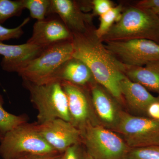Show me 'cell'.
I'll use <instances>...</instances> for the list:
<instances>
[{"mask_svg":"<svg viewBox=\"0 0 159 159\" xmlns=\"http://www.w3.org/2000/svg\"><path fill=\"white\" fill-rule=\"evenodd\" d=\"M93 28L83 33H73V57L89 68L96 82L123 103L120 83L125 77L126 66L117 59L96 36Z\"/></svg>","mask_w":159,"mask_h":159,"instance_id":"cell-1","label":"cell"},{"mask_svg":"<svg viewBox=\"0 0 159 159\" xmlns=\"http://www.w3.org/2000/svg\"><path fill=\"white\" fill-rule=\"evenodd\" d=\"M138 39L159 44V17L149 10L132 6L123 10L119 20L100 39L104 43Z\"/></svg>","mask_w":159,"mask_h":159,"instance_id":"cell-2","label":"cell"},{"mask_svg":"<svg viewBox=\"0 0 159 159\" xmlns=\"http://www.w3.org/2000/svg\"><path fill=\"white\" fill-rule=\"evenodd\" d=\"M23 83L38 111V124L58 119L70 122L67 98L60 81L54 80L37 84L23 80Z\"/></svg>","mask_w":159,"mask_h":159,"instance_id":"cell-3","label":"cell"},{"mask_svg":"<svg viewBox=\"0 0 159 159\" xmlns=\"http://www.w3.org/2000/svg\"><path fill=\"white\" fill-rule=\"evenodd\" d=\"M55 153H59L40 134L36 122H26L18 125L5 134L0 142V157L2 159Z\"/></svg>","mask_w":159,"mask_h":159,"instance_id":"cell-4","label":"cell"},{"mask_svg":"<svg viewBox=\"0 0 159 159\" xmlns=\"http://www.w3.org/2000/svg\"><path fill=\"white\" fill-rule=\"evenodd\" d=\"M73 53L72 41L54 44L43 49L18 74L23 80L34 84L53 81L60 68L73 57Z\"/></svg>","mask_w":159,"mask_h":159,"instance_id":"cell-5","label":"cell"},{"mask_svg":"<svg viewBox=\"0 0 159 159\" xmlns=\"http://www.w3.org/2000/svg\"><path fill=\"white\" fill-rule=\"evenodd\" d=\"M82 143L93 159H123L129 147L114 131L89 125L81 131Z\"/></svg>","mask_w":159,"mask_h":159,"instance_id":"cell-6","label":"cell"},{"mask_svg":"<svg viewBox=\"0 0 159 159\" xmlns=\"http://www.w3.org/2000/svg\"><path fill=\"white\" fill-rule=\"evenodd\" d=\"M129 148L159 145V121L123 111L114 130Z\"/></svg>","mask_w":159,"mask_h":159,"instance_id":"cell-7","label":"cell"},{"mask_svg":"<svg viewBox=\"0 0 159 159\" xmlns=\"http://www.w3.org/2000/svg\"><path fill=\"white\" fill-rule=\"evenodd\" d=\"M104 45L126 66H143L159 60V44L150 40L112 41L104 42Z\"/></svg>","mask_w":159,"mask_h":159,"instance_id":"cell-8","label":"cell"},{"mask_svg":"<svg viewBox=\"0 0 159 159\" xmlns=\"http://www.w3.org/2000/svg\"><path fill=\"white\" fill-rule=\"evenodd\" d=\"M61 82L67 98L71 123L80 131L88 125H99L89 89L67 82Z\"/></svg>","mask_w":159,"mask_h":159,"instance_id":"cell-9","label":"cell"},{"mask_svg":"<svg viewBox=\"0 0 159 159\" xmlns=\"http://www.w3.org/2000/svg\"><path fill=\"white\" fill-rule=\"evenodd\" d=\"M36 124L43 139L58 153H63L72 145L82 143L81 131L70 122L58 119Z\"/></svg>","mask_w":159,"mask_h":159,"instance_id":"cell-10","label":"cell"},{"mask_svg":"<svg viewBox=\"0 0 159 159\" xmlns=\"http://www.w3.org/2000/svg\"><path fill=\"white\" fill-rule=\"evenodd\" d=\"M94 111L99 125L114 131L123 110L122 103L105 88L97 82L90 87Z\"/></svg>","mask_w":159,"mask_h":159,"instance_id":"cell-11","label":"cell"},{"mask_svg":"<svg viewBox=\"0 0 159 159\" xmlns=\"http://www.w3.org/2000/svg\"><path fill=\"white\" fill-rule=\"evenodd\" d=\"M56 14L72 33H85L93 28V15L86 13L78 2L51 0L49 15Z\"/></svg>","mask_w":159,"mask_h":159,"instance_id":"cell-12","label":"cell"},{"mask_svg":"<svg viewBox=\"0 0 159 159\" xmlns=\"http://www.w3.org/2000/svg\"><path fill=\"white\" fill-rule=\"evenodd\" d=\"M72 39L73 33L59 17L48 18L34 23L32 35L27 43L44 49L57 43L72 41Z\"/></svg>","mask_w":159,"mask_h":159,"instance_id":"cell-13","label":"cell"},{"mask_svg":"<svg viewBox=\"0 0 159 159\" xmlns=\"http://www.w3.org/2000/svg\"><path fill=\"white\" fill-rule=\"evenodd\" d=\"M120 88L123 102L134 116L147 117L148 107L159 101V97H154L144 86L126 76L121 80Z\"/></svg>","mask_w":159,"mask_h":159,"instance_id":"cell-14","label":"cell"},{"mask_svg":"<svg viewBox=\"0 0 159 159\" xmlns=\"http://www.w3.org/2000/svg\"><path fill=\"white\" fill-rule=\"evenodd\" d=\"M43 49L31 44L8 45L0 42V55L3 56L1 66L3 70L19 73Z\"/></svg>","mask_w":159,"mask_h":159,"instance_id":"cell-15","label":"cell"},{"mask_svg":"<svg viewBox=\"0 0 159 159\" xmlns=\"http://www.w3.org/2000/svg\"><path fill=\"white\" fill-rule=\"evenodd\" d=\"M54 80L67 82L89 89L96 82L86 65L74 57L66 61L60 68L54 76Z\"/></svg>","mask_w":159,"mask_h":159,"instance_id":"cell-16","label":"cell"},{"mask_svg":"<svg viewBox=\"0 0 159 159\" xmlns=\"http://www.w3.org/2000/svg\"><path fill=\"white\" fill-rule=\"evenodd\" d=\"M125 75L149 92L159 95V60L151 61L143 66H126Z\"/></svg>","mask_w":159,"mask_h":159,"instance_id":"cell-17","label":"cell"},{"mask_svg":"<svg viewBox=\"0 0 159 159\" xmlns=\"http://www.w3.org/2000/svg\"><path fill=\"white\" fill-rule=\"evenodd\" d=\"M123 11V6L119 5L115 6L105 14L99 16V25L94 33L99 39L105 35L113 25L121 18Z\"/></svg>","mask_w":159,"mask_h":159,"instance_id":"cell-18","label":"cell"},{"mask_svg":"<svg viewBox=\"0 0 159 159\" xmlns=\"http://www.w3.org/2000/svg\"><path fill=\"white\" fill-rule=\"evenodd\" d=\"M4 100L0 94V132L4 135L20 125L27 122V117L25 116H16L8 112L3 107Z\"/></svg>","mask_w":159,"mask_h":159,"instance_id":"cell-19","label":"cell"},{"mask_svg":"<svg viewBox=\"0 0 159 159\" xmlns=\"http://www.w3.org/2000/svg\"><path fill=\"white\" fill-rule=\"evenodd\" d=\"M25 9L30 12L32 18L41 21L49 15L51 0H23Z\"/></svg>","mask_w":159,"mask_h":159,"instance_id":"cell-20","label":"cell"},{"mask_svg":"<svg viewBox=\"0 0 159 159\" xmlns=\"http://www.w3.org/2000/svg\"><path fill=\"white\" fill-rule=\"evenodd\" d=\"M24 9L23 0H0V25L10 18L20 16Z\"/></svg>","mask_w":159,"mask_h":159,"instance_id":"cell-21","label":"cell"},{"mask_svg":"<svg viewBox=\"0 0 159 159\" xmlns=\"http://www.w3.org/2000/svg\"><path fill=\"white\" fill-rule=\"evenodd\" d=\"M123 159H159V145L129 148Z\"/></svg>","mask_w":159,"mask_h":159,"instance_id":"cell-22","label":"cell"},{"mask_svg":"<svg viewBox=\"0 0 159 159\" xmlns=\"http://www.w3.org/2000/svg\"><path fill=\"white\" fill-rule=\"evenodd\" d=\"M30 18L25 19L21 24L13 29H8L0 25V42L20 38L24 34L23 27L29 22Z\"/></svg>","mask_w":159,"mask_h":159,"instance_id":"cell-23","label":"cell"},{"mask_svg":"<svg viewBox=\"0 0 159 159\" xmlns=\"http://www.w3.org/2000/svg\"><path fill=\"white\" fill-rule=\"evenodd\" d=\"M86 151L82 143L71 146L62 153L61 159H86Z\"/></svg>","mask_w":159,"mask_h":159,"instance_id":"cell-24","label":"cell"},{"mask_svg":"<svg viewBox=\"0 0 159 159\" xmlns=\"http://www.w3.org/2000/svg\"><path fill=\"white\" fill-rule=\"evenodd\" d=\"M91 5L93 11V15L99 16L105 14L115 6L110 0H93L91 2Z\"/></svg>","mask_w":159,"mask_h":159,"instance_id":"cell-25","label":"cell"},{"mask_svg":"<svg viewBox=\"0 0 159 159\" xmlns=\"http://www.w3.org/2000/svg\"><path fill=\"white\" fill-rule=\"evenodd\" d=\"M134 6L149 10L157 15L159 13V0H143L138 2Z\"/></svg>","mask_w":159,"mask_h":159,"instance_id":"cell-26","label":"cell"},{"mask_svg":"<svg viewBox=\"0 0 159 159\" xmlns=\"http://www.w3.org/2000/svg\"><path fill=\"white\" fill-rule=\"evenodd\" d=\"M61 156L62 153L31 155L16 159H61Z\"/></svg>","mask_w":159,"mask_h":159,"instance_id":"cell-27","label":"cell"},{"mask_svg":"<svg viewBox=\"0 0 159 159\" xmlns=\"http://www.w3.org/2000/svg\"><path fill=\"white\" fill-rule=\"evenodd\" d=\"M147 117L159 121V101L154 102L148 107Z\"/></svg>","mask_w":159,"mask_h":159,"instance_id":"cell-28","label":"cell"},{"mask_svg":"<svg viewBox=\"0 0 159 159\" xmlns=\"http://www.w3.org/2000/svg\"><path fill=\"white\" fill-rule=\"evenodd\" d=\"M86 159H93V158H92V157H91L87 153V154H86Z\"/></svg>","mask_w":159,"mask_h":159,"instance_id":"cell-29","label":"cell"},{"mask_svg":"<svg viewBox=\"0 0 159 159\" xmlns=\"http://www.w3.org/2000/svg\"><path fill=\"white\" fill-rule=\"evenodd\" d=\"M3 134L1 132H0V142H1V140H2V138L3 137Z\"/></svg>","mask_w":159,"mask_h":159,"instance_id":"cell-30","label":"cell"},{"mask_svg":"<svg viewBox=\"0 0 159 159\" xmlns=\"http://www.w3.org/2000/svg\"><path fill=\"white\" fill-rule=\"evenodd\" d=\"M157 16H159V14H158V15H157Z\"/></svg>","mask_w":159,"mask_h":159,"instance_id":"cell-31","label":"cell"},{"mask_svg":"<svg viewBox=\"0 0 159 159\" xmlns=\"http://www.w3.org/2000/svg\"><path fill=\"white\" fill-rule=\"evenodd\" d=\"M0 159H2V158H1V157H0Z\"/></svg>","mask_w":159,"mask_h":159,"instance_id":"cell-32","label":"cell"}]
</instances>
